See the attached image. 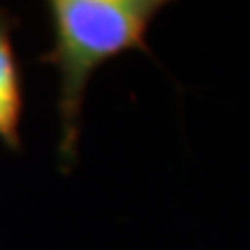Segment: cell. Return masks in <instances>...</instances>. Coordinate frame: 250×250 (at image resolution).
Listing matches in <instances>:
<instances>
[{"label": "cell", "instance_id": "6da1fadb", "mask_svg": "<svg viewBox=\"0 0 250 250\" xmlns=\"http://www.w3.org/2000/svg\"><path fill=\"white\" fill-rule=\"evenodd\" d=\"M51 46L37 62L58 77L56 111L61 125L58 169L70 174L79 158L81 111L93 74L118 56L139 51L153 58L148 30L167 0H46Z\"/></svg>", "mask_w": 250, "mask_h": 250}, {"label": "cell", "instance_id": "7a4b0ae2", "mask_svg": "<svg viewBox=\"0 0 250 250\" xmlns=\"http://www.w3.org/2000/svg\"><path fill=\"white\" fill-rule=\"evenodd\" d=\"M21 19L0 7V144L7 151L21 155V123L26 116V70L19 58L14 33Z\"/></svg>", "mask_w": 250, "mask_h": 250}]
</instances>
